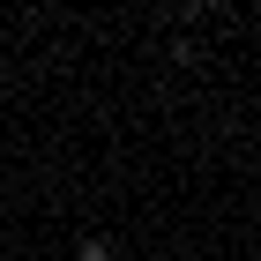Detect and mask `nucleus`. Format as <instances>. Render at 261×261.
<instances>
[{"mask_svg":"<svg viewBox=\"0 0 261 261\" xmlns=\"http://www.w3.org/2000/svg\"><path fill=\"white\" fill-rule=\"evenodd\" d=\"M75 261H112V246H97V239H90V246H82Z\"/></svg>","mask_w":261,"mask_h":261,"instance_id":"nucleus-1","label":"nucleus"}]
</instances>
